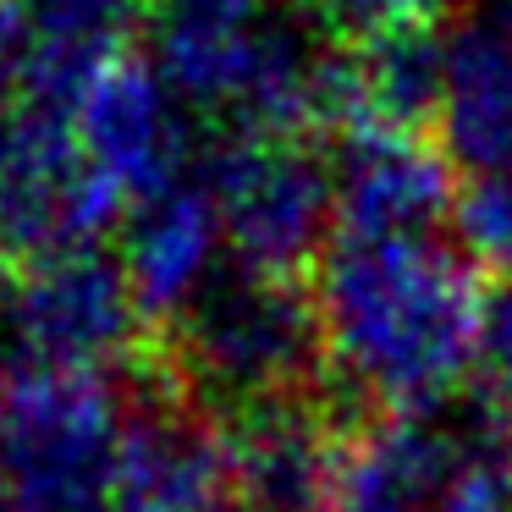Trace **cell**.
I'll return each mask as SVG.
<instances>
[{"label":"cell","mask_w":512,"mask_h":512,"mask_svg":"<svg viewBox=\"0 0 512 512\" xmlns=\"http://www.w3.org/2000/svg\"><path fill=\"white\" fill-rule=\"evenodd\" d=\"M116 259H122L127 281H133L144 320L177 325L226 276L221 259H232L226 254V232H221V210H215L204 177L193 182L182 177L177 188L133 204Z\"/></svg>","instance_id":"8fae6325"},{"label":"cell","mask_w":512,"mask_h":512,"mask_svg":"<svg viewBox=\"0 0 512 512\" xmlns=\"http://www.w3.org/2000/svg\"><path fill=\"white\" fill-rule=\"evenodd\" d=\"M468 446L435 419H380L347 435L320 512H430Z\"/></svg>","instance_id":"4fadbf2b"},{"label":"cell","mask_w":512,"mask_h":512,"mask_svg":"<svg viewBox=\"0 0 512 512\" xmlns=\"http://www.w3.org/2000/svg\"><path fill=\"white\" fill-rule=\"evenodd\" d=\"M72 133L94 177L122 204H144L155 193L177 188L188 166V122L177 94L160 83L155 61H116L100 83L78 100Z\"/></svg>","instance_id":"9c48e42d"},{"label":"cell","mask_w":512,"mask_h":512,"mask_svg":"<svg viewBox=\"0 0 512 512\" xmlns=\"http://www.w3.org/2000/svg\"><path fill=\"white\" fill-rule=\"evenodd\" d=\"M23 45H28V6L0 0V122L12 116L17 89H23Z\"/></svg>","instance_id":"d6986e66"},{"label":"cell","mask_w":512,"mask_h":512,"mask_svg":"<svg viewBox=\"0 0 512 512\" xmlns=\"http://www.w3.org/2000/svg\"><path fill=\"white\" fill-rule=\"evenodd\" d=\"M12 353V336H6V292H0V358Z\"/></svg>","instance_id":"44dd1931"},{"label":"cell","mask_w":512,"mask_h":512,"mask_svg":"<svg viewBox=\"0 0 512 512\" xmlns=\"http://www.w3.org/2000/svg\"><path fill=\"white\" fill-rule=\"evenodd\" d=\"M336 237H419L452 215V160L430 127L358 122L331 155Z\"/></svg>","instance_id":"52a82bcc"},{"label":"cell","mask_w":512,"mask_h":512,"mask_svg":"<svg viewBox=\"0 0 512 512\" xmlns=\"http://www.w3.org/2000/svg\"><path fill=\"white\" fill-rule=\"evenodd\" d=\"M457 248L468 254L474 270H496L501 287L512 281V171L474 177L452 204Z\"/></svg>","instance_id":"2e32d148"},{"label":"cell","mask_w":512,"mask_h":512,"mask_svg":"<svg viewBox=\"0 0 512 512\" xmlns=\"http://www.w3.org/2000/svg\"><path fill=\"white\" fill-rule=\"evenodd\" d=\"M430 133L474 177L512 171V0H479L435 39Z\"/></svg>","instance_id":"ba28073f"},{"label":"cell","mask_w":512,"mask_h":512,"mask_svg":"<svg viewBox=\"0 0 512 512\" xmlns=\"http://www.w3.org/2000/svg\"><path fill=\"white\" fill-rule=\"evenodd\" d=\"M28 45H23V89L17 100L39 111L72 116L78 100L127 61V39L138 28V0H23Z\"/></svg>","instance_id":"5bb4252c"},{"label":"cell","mask_w":512,"mask_h":512,"mask_svg":"<svg viewBox=\"0 0 512 512\" xmlns=\"http://www.w3.org/2000/svg\"><path fill=\"white\" fill-rule=\"evenodd\" d=\"M336 457L342 435L303 397L243 408L226 430L232 496L243 501V512H320Z\"/></svg>","instance_id":"7c38bea8"},{"label":"cell","mask_w":512,"mask_h":512,"mask_svg":"<svg viewBox=\"0 0 512 512\" xmlns=\"http://www.w3.org/2000/svg\"><path fill=\"white\" fill-rule=\"evenodd\" d=\"M320 358L386 419H430L479 369L485 303L463 248L419 237H336L314 276Z\"/></svg>","instance_id":"6da1fadb"},{"label":"cell","mask_w":512,"mask_h":512,"mask_svg":"<svg viewBox=\"0 0 512 512\" xmlns=\"http://www.w3.org/2000/svg\"><path fill=\"white\" fill-rule=\"evenodd\" d=\"M430 512H512V468L496 452H474L457 463L446 490L435 496Z\"/></svg>","instance_id":"ac0fdd59"},{"label":"cell","mask_w":512,"mask_h":512,"mask_svg":"<svg viewBox=\"0 0 512 512\" xmlns=\"http://www.w3.org/2000/svg\"><path fill=\"white\" fill-rule=\"evenodd\" d=\"M232 512H243V507H232Z\"/></svg>","instance_id":"7402d4cb"},{"label":"cell","mask_w":512,"mask_h":512,"mask_svg":"<svg viewBox=\"0 0 512 512\" xmlns=\"http://www.w3.org/2000/svg\"><path fill=\"white\" fill-rule=\"evenodd\" d=\"M479 386L501 424L512 430V281L485 303V336H479Z\"/></svg>","instance_id":"e0dca14e"},{"label":"cell","mask_w":512,"mask_h":512,"mask_svg":"<svg viewBox=\"0 0 512 512\" xmlns=\"http://www.w3.org/2000/svg\"><path fill=\"white\" fill-rule=\"evenodd\" d=\"M320 34H336L342 45H375L402 34H435L441 23H457L468 0H292Z\"/></svg>","instance_id":"9a60e30c"},{"label":"cell","mask_w":512,"mask_h":512,"mask_svg":"<svg viewBox=\"0 0 512 512\" xmlns=\"http://www.w3.org/2000/svg\"><path fill=\"white\" fill-rule=\"evenodd\" d=\"M127 413L111 375L23 369L0 380V474L23 512H105Z\"/></svg>","instance_id":"7a4b0ae2"},{"label":"cell","mask_w":512,"mask_h":512,"mask_svg":"<svg viewBox=\"0 0 512 512\" xmlns=\"http://www.w3.org/2000/svg\"><path fill=\"white\" fill-rule=\"evenodd\" d=\"M122 199L94 177L72 116L12 105L0 122V248L28 259L100 243Z\"/></svg>","instance_id":"8992f818"},{"label":"cell","mask_w":512,"mask_h":512,"mask_svg":"<svg viewBox=\"0 0 512 512\" xmlns=\"http://www.w3.org/2000/svg\"><path fill=\"white\" fill-rule=\"evenodd\" d=\"M177 358L188 386L232 402L237 413L298 397V380L320 358L314 298H303L292 281L226 270L177 320Z\"/></svg>","instance_id":"3957f363"},{"label":"cell","mask_w":512,"mask_h":512,"mask_svg":"<svg viewBox=\"0 0 512 512\" xmlns=\"http://www.w3.org/2000/svg\"><path fill=\"white\" fill-rule=\"evenodd\" d=\"M6 336L23 369L111 375L144 336V309L122 259L89 243L28 259L6 292Z\"/></svg>","instance_id":"5b68a950"},{"label":"cell","mask_w":512,"mask_h":512,"mask_svg":"<svg viewBox=\"0 0 512 512\" xmlns=\"http://www.w3.org/2000/svg\"><path fill=\"white\" fill-rule=\"evenodd\" d=\"M0 512H23V507H17V496H12V485H6V474H0Z\"/></svg>","instance_id":"ffe728a7"},{"label":"cell","mask_w":512,"mask_h":512,"mask_svg":"<svg viewBox=\"0 0 512 512\" xmlns=\"http://www.w3.org/2000/svg\"><path fill=\"white\" fill-rule=\"evenodd\" d=\"M199 177L221 210L232 270L292 281L325 248V226L336 221L331 160L309 138L232 133Z\"/></svg>","instance_id":"277c9868"},{"label":"cell","mask_w":512,"mask_h":512,"mask_svg":"<svg viewBox=\"0 0 512 512\" xmlns=\"http://www.w3.org/2000/svg\"><path fill=\"white\" fill-rule=\"evenodd\" d=\"M226 430L177 397L133 402L105 512H226Z\"/></svg>","instance_id":"30bf717a"}]
</instances>
